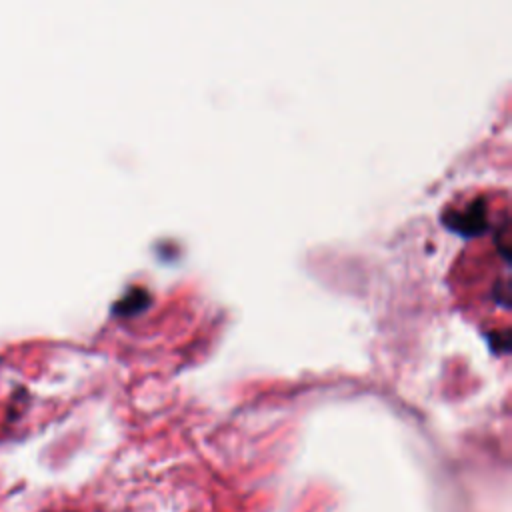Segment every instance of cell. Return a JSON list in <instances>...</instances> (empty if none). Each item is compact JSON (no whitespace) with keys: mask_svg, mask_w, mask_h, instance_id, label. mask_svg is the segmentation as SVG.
Masks as SVG:
<instances>
[]
</instances>
